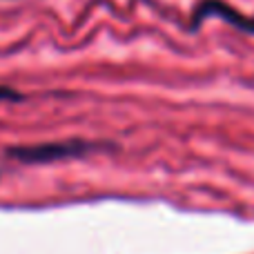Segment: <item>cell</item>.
Instances as JSON below:
<instances>
[{
    "label": "cell",
    "instance_id": "obj_1",
    "mask_svg": "<svg viewBox=\"0 0 254 254\" xmlns=\"http://www.w3.org/2000/svg\"><path fill=\"white\" fill-rule=\"evenodd\" d=\"M103 145L87 143V140H69V143H45L29 145V147H9L7 154L22 163H52L63 158H78L87 152L101 149Z\"/></svg>",
    "mask_w": 254,
    "mask_h": 254
},
{
    "label": "cell",
    "instance_id": "obj_2",
    "mask_svg": "<svg viewBox=\"0 0 254 254\" xmlns=\"http://www.w3.org/2000/svg\"><path fill=\"white\" fill-rule=\"evenodd\" d=\"M219 16V18H223V20H228L230 25H234V27H239V29H243V31H248V34H254V20H246L243 16H239L234 9H230L225 2H221V0H203L201 4L196 7V11H194V18H192V25H190V29H196L198 27V22L201 20H205L207 16Z\"/></svg>",
    "mask_w": 254,
    "mask_h": 254
},
{
    "label": "cell",
    "instance_id": "obj_3",
    "mask_svg": "<svg viewBox=\"0 0 254 254\" xmlns=\"http://www.w3.org/2000/svg\"><path fill=\"white\" fill-rule=\"evenodd\" d=\"M0 101H22V94L16 92V89L0 87Z\"/></svg>",
    "mask_w": 254,
    "mask_h": 254
}]
</instances>
